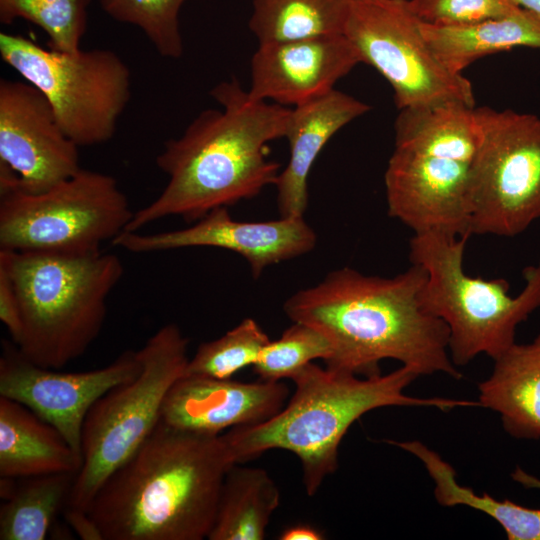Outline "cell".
I'll list each match as a JSON object with an SVG mask.
<instances>
[{
  "label": "cell",
  "instance_id": "cell-1",
  "mask_svg": "<svg viewBox=\"0 0 540 540\" xmlns=\"http://www.w3.org/2000/svg\"><path fill=\"white\" fill-rule=\"evenodd\" d=\"M425 281L418 264L394 277L343 267L291 295L283 309L293 322L312 326L329 341L330 369L370 377L381 374L380 361L393 359L419 376L441 372L460 379L447 325L421 303Z\"/></svg>",
  "mask_w": 540,
  "mask_h": 540
},
{
  "label": "cell",
  "instance_id": "cell-2",
  "mask_svg": "<svg viewBox=\"0 0 540 540\" xmlns=\"http://www.w3.org/2000/svg\"><path fill=\"white\" fill-rule=\"evenodd\" d=\"M210 94L221 109L203 110L180 137L164 143L156 165L168 182L134 212L126 231L169 216L198 221L275 185L280 164L267 158V144L285 137L291 109L251 100L236 79L220 82Z\"/></svg>",
  "mask_w": 540,
  "mask_h": 540
},
{
  "label": "cell",
  "instance_id": "cell-3",
  "mask_svg": "<svg viewBox=\"0 0 540 540\" xmlns=\"http://www.w3.org/2000/svg\"><path fill=\"white\" fill-rule=\"evenodd\" d=\"M222 435L177 429L161 419L102 484L89 514L103 540H202L234 465Z\"/></svg>",
  "mask_w": 540,
  "mask_h": 540
},
{
  "label": "cell",
  "instance_id": "cell-4",
  "mask_svg": "<svg viewBox=\"0 0 540 540\" xmlns=\"http://www.w3.org/2000/svg\"><path fill=\"white\" fill-rule=\"evenodd\" d=\"M417 377L413 369L403 365L386 375L359 378L312 362L291 378L295 392L276 415L221 435L235 464L272 449L293 453L301 463L306 493L313 496L337 470L339 445L365 413L389 406H426L443 411L480 407L478 401L406 395L405 389Z\"/></svg>",
  "mask_w": 540,
  "mask_h": 540
},
{
  "label": "cell",
  "instance_id": "cell-5",
  "mask_svg": "<svg viewBox=\"0 0 540 540\" xmlns=\"http://www.w3.org/2000/svg\"><path fill=\"white\" fill-rule=\"evenodd\" d=\"M0 266L14 286L23 322L15 344L36 365L59 369L82 356L99 336L107 300L124 267L113 253L67 256L0 249Z\"/></svg>",
  "mask_w": 540,
  "mask_h": 540
},
{
  "label": "cell",
  "instance_id": "cell-6",
  "mask_svg": "<svg viewBox=\"0 0 540 540\" xmlns=\"http://www.w3.org/2000/svg\"><path fill=\"white\" fill-rule=\"evenodd\" d=\"M468 238L424 233L414 234L409 242L412 264L426 271L421 303L447 325L449 354L456 367L480 354L497 359L515 343L517 326L540 308V258L523 270L524 287L511 296L504 278L466 274Z\"/></svg>",
  "mask_w": 540,
  "mask_h": 540
},
{
  "label": "cell",
  "instance_id": "cell-7",
  "mask_svg": "<svg viewBox=\"0 0 540 540\" xmlns=\"http://www.w3.org/2000/svg\"><path fill=\"white\" fill-rule=\"evenodd\" d=\"M11 171L0 173V249L83 256L101 251L127 230L134 212L117 180L80 169L38 194L16 186Z\"/></svg>",
  "mask_w": 540,
  "mask_h": 540
},
{
  "label": "cell",
  "instance_id": "cell-8",
  "mask_svg": "<svg viewBox=\"0 0 540 540\" xmlns=\"http://www.w3.org/2000/svg\"><path fill=\"white\" fill-rule=\"evenodd\" d=\"M188 339L173 323L138 350L141 370L101 396L82 429V465L66 507L88 512L97 491L147 439L161 419L165 396L185 371Z\"/></svg>",
  "mask_w": 540,
  "mask_h": 540
},
{
  "label": "cell",
  "instance_id": "cell-9",
  "mask_svg": "<svg viewBox=\"0 0 540 540\" xmlns=\"http://www.w3.org/2000/svg\"><path fill=\"white\" fill-rule=\"evenodd\" d=\"M2 60L49 101L64 133L79 147L108 142L131 97V73L109 49H46L0 33Z\"/></svg>",
  "mask_w": 540,
  "mask_h": 540
},
{
  "label": "cell",
  "instance_id": "cell-10",
  "mask_svg": "<svg viewBox=\"0 0 540 540\" xmlns=\"http://www.w3.org/2000/svg\"><path fill=\"white\" fill-rule=\"evenodd\" d=\"M471 233L512 238L540 219V117L475 107Z\"/></svg>",
  "mask_w": 540,
  "mask_h": 540
},
{
  "label": "cell",
  "instance_id": "cell-11",
  "mask_svg": "<svg viewBox=\"0 0 540 540\" xmlns=\"http://www.w3.org/2000/svg\"><path fill=\"white\" fill-rule=\"evenodd\" d=\"M344 35L361 62L391 85L399 110L447 103L475 107L471 82L437 58L408 0H351Z\"/></svg>",
  "mask_w": 540,
  "mask_h": 540
},
{
  "label": "cell",
  "instance_id": "cell-12",
  "mask_svg": "<svg viewBox=\"0 0 540 540\" xmlns=\"http://www.w3.org/2000/svg\"><path fill=\"white\" fill-rule=\"evenodd\" d=\"M0 396L17 401L54 426L82 458V429L95 402L141 370L138 350H127L112 363L84 372H59L25 358L15 343L3 341Z\"/></svg>",
  "mask_w": 540,
  "mask_h": 540
},
{
  "label": "cell",
  "instance_id": "cell-13",
  "mask_svg": "<svg viewBox=\"0 0 540 540\" xmlns=\"http://www.w3.org/2000/svg\"><path fill=\"white\" fill-rule=\"evenodd\" d=\"M471 165L395 147L384 175L389 216L414 234L470 237Z\"/></svg>",
  "mask_w": 540,
  "mask_h": 540
},
{
  "label": "cell",
  "instance_id": "cell-14",
  "mask_svg": "<svg viewBox=\"0 0 540 540\" xmlns=\"http://www.w3.org/2000/svg\"><path fill=\"white\" fill-rule=\"evenodd\" d=\"M78 148L40 90L0 80V163L16 173L20 190L42 193L76 174Z\"/></svg>",
  "mask_w": 540,
  "mask_h": 540
},
{
  "label": "cell",
  "instance_id": "cell-15",
  "mask_svg": "<svg viewBox=\"0 0 540 540\" xmlns=\"http://www.w3.org/2000/svg\"><path fill=\"white\" fill-rule=\"evenodd\" d=\"M316 242V233L303 216L246 222L234 220L227 207H220L187 228L153 234L123 231L111 243L133 253L222 248L246 259L257 279L266 267L306 254Z\"/></svg>",
  "mask_w": 540,
  "mask_h": 540
},
{
  "label": "cell",
  "instance_id": "cell-16",
  "mask_svg": "<svg viewBox=\"0 0 540 540\" xmlns=\"http://www.w3.org/2000/svg\"><path fill=\"white\" fill-rule=\"evenodd\" d=\"M359 63L344 34L261 44L251 59L248 96L295 107L334 89Z\"/></svg>",
  "mask_w": 540,
  "mask_h": 540
},
{
  "label": "cell",
  "instance_id": "cell-17",
  "mask_svg": "<svg viewBox=\"0 0 540 540\" xmlns=\"http://www.w3.org/2000/svg\"><path fill=\"white\" fill-rule=\"evenodd\" d=\"M288 394L281 381L182 375L165 396L161 420L177 429L221 435L227 429L270 419L285 406Z\"/></svg>",
  "mask_w": 540,
  "mask_h": 540
},
{
  "label": "cell",
  "instance_id": "cell-18",
  "mask_svg": "<svg viewBox=\"0 0 540 540\" xmlns=\"http://www.w3.org/2000/svg\"><path fill=\"white\" fill-rule=\"evenodd\" d=\"M370 109L336 89L291 109L285 135L290 157L275 183L280 217L303 216L308 205V177L321 150L341 128Z\"/></svg>",
  "mask_w": 540,
  "mask_h": 540
},
{
  "label": "cell",
  "instance_id": "cell-19",
  "mask_svg": "<svg viewBox=\"0 0 540 540\" xmlns=\"http://www.w3.org/2000/svg\"><path fill=\"white\" fill-rule=\"evenodd\" d=\"M490 376L478 384V403L500 415L516 439H540V333L516 342L494 360Z\"/></svg>",
  "mask_w": 540,
  "mask_h": 540
},
{
  "label": "cell",
  "instance_id": "cell-20",
  "mask_svg": "<svg viewBox=\"0 0 540 540\" xmlns=\"http://www.w3.org/2000/svg\"><path fill=\"white\" fill-rule=\"evenodd\" d=\"M82 458L63 435L31 409L0 396V475L8 478L72 473Z\"/></svg>",
  "mask_w": 540,
  "mask_h": 540
},
{
  "label": "cell",
  "instance_id": "cell-21",
  "mask_svg": "<svg viewBox=\"0 0 540 540\" xmlns=\"http://www.w3.org/2000/svg\"><path fill=\"white\" fill-rule=\"evenodd\" d=\"M421 29L441 63L458 74L487 55L516 47L540 49V17L522 8L508 16L463 26L421 22Z\"/></svg>",
  "mask_w": 540,
  "mask_h": 540
},
{
  "label": "cell",
  "instance_id": "cell-22",
  "mask_svg": "<svg viewBox=\"0 0 540 540\" xmlns=\"http://www.w3.org/2000/svg\"><path fill=\"white\" fill-rule=\"evenodd\" d=\"M418 458L434 482V497L439 505L468 506L481 511L500 524L509 540H540V509L528 508L509 500L499 501L488 493L476 494L457 481L454 468L434 450L418 440H387ZM518 481L525 487L540 488V480L520 473Z\"/></svg>",
  "mask_w": 540,
  "mask_h": 540
},
{
  "label": "cell",
  "instance_id": "cell-23",
  "mask_svg": "<svg viewBox=\"0 0 540 540\" xmlns=\"http://www.w3.org/2000/svg\"><path fill=\"white\" fill-rule=\"evenodd\" d=\"M399 111L395 147L473 162L481 140L475 107L447 103Z\"/></svg>",
  "mask_w": 540,
  "mask_h": 540
},
{
  "label": "cell",
  "instance_id": "cell-24",
  "mask_svg": "<svg viewBox=\"0 0 540 540\" xmlns=\"http://www.w3.org/2000/svg\"><path fill=\"white\" fill-rule=\"evenodd\" d=\"M280 499L266 470L234 464L224 478L208 539L263 540Z\"/></svg>",
  "mask_w": 540,
  "mask_h": 540
},
{
  "label": "cell",
  "instance_id": "cell-25",
  "mask_svg": "<svg viewBox=\"0 0 540 540\" xmlns=\"http://www.w3.org/2000/svg\"><path fill=\"white\" fill-rule=\"evenodd\" d=\"M351 0H253L259 45L344 34Z\"/></svg>",
  "mask_w": 540,
  "mask_h": 540
},
{
  "label": "cell",
  "instance_id": "cell-26",
  "mask_svg": "<svg viewBox=\"0 0 540 540\" xmlns=\"http://www.w3.org/2000/svg\"><path fill=\"white\" fill-rule=\"evenodd\" d=\"M76 474L20 478L0 507L1 540H43L67 506Z\"/></svg>",
  "mask_w": 540,
  "mask_h": 540
},
{
  "label": "cell",
  "instance_id": "cell-27",
  "mask_svg": "<svg viewBox=\"0 0 540 540\" xmlns=\"http://www.w3.org/2000/svg\"><path fill=\"white\" fill-rule=\"evenodd\" d=\"M92 0H0V22L17 18L32 22L48 37L50 49L74 53L87 29Z\"/></svg>",
  "mask_w": 540,
  "mask_h": 540
},
{
  "label": "cell",
  "instance_id": "cell-28",
  "mask_svg": "<svg viewBox=\"0 0 540 540\" xmlns=\"http://www.w3.org/2000/svg\"><path fill=\"white\" fill-rule=\"evenodd\" d=\"M269 341L254 319H243L223 336L200 344L183 375L230 379L243 368L253 366Z\"/></svg>",
  "mask_w": 540,
  "mask_h": 540
},
{
  "label": "cell",
  "instance_id": "cell-29",
  "mask_svg": "<svg viewBox=\"0 0 540 540\" xmlns=\"http://www.w3.org/2000/svg\"><path fill=\"white\" fill-rule=\"evenodd\" d=\"M186 0H99L114 20L140 28L157 52L177 59L183 54L179 12Z\"/></svg>",
  "mask_w": 540,
  "mask_h": 540
},
{
  "label": "cell",
  "instance_id": "cell-30",
  "mask_svg": "<svg viewBox=\"0 0 540 540\" xmlns=\"http://www.w3.org/2000/svg\"><path fill=\"white\" fill-rule=\"evenodd\" d=\"M329 341L318 330L302 322H293L275 341L261 350L253 371L264 381L291 379L314 360L330 358Z\"/></svg>",
  "mask_w": 540,
  "mask_h": 540
},
{
  "label": "cell",
  "instance_id": "cell-31",
  "mask_svg": "<svg viewBox=\"0 0 540 540\" xmlns=\"http://www.w3.org/2000/svg\"><path fill=\"white\" fill-rule=\"evenodd\" d=\"M413 13L424 24L463 26L500 18L517 12L512 0H408Z\"/></svg>",
  "mask_w": 540,
  "mask_h": 540
},
{
  "label": "cell",
  "instance_id": "cell-32",
  "mask_svg": "<svg viewBox=\"0 0 540 540\" xmlns=\"http://www.w3.org/2000/svg\"><path fill=\"white\" fill-rule=\"evenodd\" d=\"M0 320L7 328L12 342L17 344L23 331L18 298L7 271L0 266Z\"/></svg>",
  "mask_w": 540,
  "mask_h": 540
},
{
  "label": "cell",
  "instance_id": "cell-33",
  "mask_svg": "<svg viewBox=\"0 0 540 540\" xmlns=\"http://www.w3.org/2000/svg\"><path fill=\"white\" fill-rule=\"evenodd\" d=\"M64 517L68 525L83 540H103L102 533L89 512L66 507Z\"/></svg>",
  "mask_w": 540,
  "mask_h": 540
},
{
  "label": "cell",
  "instance_id": "cell-34",
  "mask_svg": "<svg viewBox=\"0 0 540 540\" xmlns=\"http://www.w3.org/2000/svg\"><path fill=\"white\" fill-rule=\"evenodd\" d=\"M324 534L316 527L309 524H296L286 527L280 533V540H321Z\"/></svg>",
  "mask_w": 540,
  "mask_h": 540
},
{
  "label": "cell",
  "instance_id": "cell-35",
  "mask_svg": "<svg viewBox=\"0 0 540 540\" xmlns=\"http://www.w3.org/2000/svg\"><path fill=\"white\" fill-rule=\"evenodd\" d=\"M518 7L530 11L540 17V0H512Z\"/></svg>",
  "mask_w": 540,
  "mask_h": 540
}]
</instances>
